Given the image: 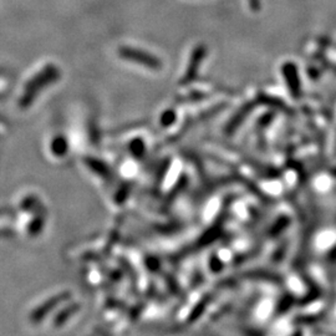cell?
<instances>
[{
    "label": "cell",
    "instance_id": "obj_1",
    "mask_svg": "<svg viewBox=\"0 0 336 336\" xmlns=\"http://www.w3.org/2000/svg\"><path fill=\"white\" fill-rule=\"evenodd\" d=\"M283 76L285 80L286 86H288L289 91H290L291 96L294 98H299L301 95V86H300V79L298 75L297 66L292 62H286L283 65Z\"/></svg>",
    "mask_w": 336,
    "mask_h": 336
},
{
    "label": "cell",
    "instance_id": "obj_3",
    "mask_svg": "<svg viewBox=\"0 0 336 336\" xmlns=\"http://www.w3.org/2000/svg\"><path fill=\"white\" fill-rule=\"evenodd\" d=\"M249 7L253 11L260 10V0H249Z\"/></svg>",
    "mask_w": 336,
    "mask_h": 336
},
{
    "label": "cell",
    "instance_id": "obj_2",
    "mask_svg": "<svg viewBox=\"0 0 336 336\" xmlns=\"http://www.w3.org/2000/svg\"><path fill=\"white\" fill-rule=\"evenodd\" d=\"M250 110H251V106H248V107H245V109H243L242 111H240L239 114L237 115L236 117L233 118V120H232V122H230V127H232V129H234V127H236V126H238V124L240 122H242L243 120H244L245 116H248L249 111H250Z\"/></svg>",
    "mask_w": 336,
    "mask_h": 336
}]
</instances>
